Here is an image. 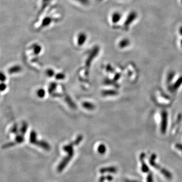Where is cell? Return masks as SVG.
Returning <instances> with one entry per match:
<instances>
[{"mask_svg":"<svg viewBox=\"0 0 182 182\" xmlns=\"http://www.w3.org/2000/svg\"><path fill=\"white\" fill-rule=\"evenodd\" d=\"M30 143L36 145L37 146H40L42 148L45 149L46 150H49L50 149V147L48 143L43 141L36 140V133L35 131H32L30 133Z\"/></svg>","mask_w":182,"mask_h":182,"instance_id":"1","label":"cell"},{"mask_svg":"<svg viewBox=\"0 0 182 182\" xmlns=\"http://www.w3.org/2000/svg\"><path fill=\"white\" fill-rule=\"evenodd\" d=\"M137 17L138 13L137 12L133 11L129 13L123 23V26L126 30H127L129 28L131 23H133Z\"/></svg>","mask_w":182,"mask_h":182,"instance_id":"2","label":"cell"},{"mask_svg":"<svg viewBox=\"0 0 182 182\" xmlns=\"http://www.w3.org/2000/svg\"><path fill=\"white\" fill-rule=\"evenodd\" d=\"M73 156L70 155H67V156H66L64 158L63 160L61 161L59 165H58L57 167V171L58 172H62L64 168L69 163V162L70 161Z\"/></svg>","mask_w":182,"mask_h":182,"instance_id":"3","label":"cell"},{"mask_svg":"<svg viewBox=\"0 0 182 182\" xmlns=\"http://www.w3.org/2000/svg\"><path fill=\"white\" fill-rule=\"evenodd\" d=\"M88 39V36L84 32H81L78 33L77 36V45L78 46H82L86 43Z\"/></svg>","mask_w":182,"mask_h":182,"instance_id":"4","label":"cell"},{"mask_svg":"<svg viewBox=\"0 0 182 182\" xmlns=\"http://www.w3.org/2000/svg\"><path fill=\"white\" fill-rule=\"evenodd\" d=\"M161 125V133L165 134L166 130L167 124H168V114L165 111L162 114Z\"/></svg>","mask_w":182,"mask_h":182,"instance_id":"5","label":"cell"},{"mask_svg":"<svg viewBox=\"0 0 182 182\" xmlns=\"http://www.w3.org/2000/svg\"><path fill=\"white\" fill-rule=\"evenodd\" d=\"M121 17H122V15H121V13H119V12H115L114 13H113L111 15V22L114 24H116L120 21Z\"/></svg>","mask_w":182,"mask_h":182,"instance_id":"6","label":"cell"},{"mask_svg":"<svg viewBox=\"0 0 182 182\" xmlns=\"http://www.w3.org/2000/svg\"><path fill=\"white\" fill-rule=\"evenodd\" d=\"M131 45V41L127 38H124L119 42V46L121 49L127 48Z\"/></svg>","mask_w":182,"mask_h":182,"instance_id":"7","label":"cell"},{"mask_svg":"<svg viewBox=\"0 0 182 182\" xmlns=\"http://www.w3.org/2000/svg\"><path fill=\"white\" fill-rule=\"evenodd\" d=\"M117 171L115 167L110 166V167H106V168H101L100 169V173H115Z\"/></svg>","mask_w":182,"mask_h":182,"instance_id":"8","label":"cell"},{"mask_svg":"<svg viewBox=\"0 0 182 182\" xmlns=\"http://www.w3.org/2000/svg\"><path fill=\"white\" fill-rule=\"evenodd\" d=\"M32 48L33 49V53L36 55L39 54L42 51V47L38 44H33V45L32 46Z\"/></svg>","mask_w":182,"mask_h":182,"instance_id":"9","label":"cell"},{"mask_svg":"<svg viewBox=\"0 0 182 182\" xmlns=\"http://www.w3.org/2000/svg\"><path fill=\"white\" fill-rule=\"evenodd\" d=\"M52 21V18L50 17H46L42 21V25H41V27L42 28H44V27H47V26H49L50 24L51 23Z\"/></svg>","mask_w":182,"mask_h":182,"instance_id":"10","label":"cell"},{"mask_svg":"<svg viewBox=\"0 0 182 182\" xmlns=\"http://www.w3.org/2000/svg\"><path fill=\"white\" fill-rule=\"evenodd\" d=\"M21 67L18 65H16V66H14L10 68L9 70V72L10 74H13L15 72H19L21 71Z\"/></svg>","mask_w":182,"mask_h":182,"instance_id":"11","label":"cell"},{"mask_svg":"<svg viewBox=\"0 0 182 182\" xmlns=\"http://www.w3.org/2000/svg\"><path fill=\"white\" fill-rule=\"evenodd\" d=\"M98 151L99 153H100L101 154H103L105 153L106 151V148L105 145L103 144H101L99 145L98 148Z\"/></svg>","mask_w":182,"mask_h":182,"instance_id":"12","label":"cell"},{"mask_svg":"<svg viewBox=\"0 0 182 182\" xmlns=\"http://www.w3.org/2000/svg\"><path fill=\"white\" fill-rule=\"evenodd\" d=\"M83 106L85 108L89 109V110H93L95 107L94 105H93L92 104L88 102L84 103V104H83Z\"/></svg>","mask_w":182,"mask_h":182,"instance_id":"13","label":"cell"},{"mask_svg":"<svg viewBox=\"0 0 182 182\" xmlns=\"http://www.w3.org/2000/svg\"><path fill=\"white\" fill-rule=\"evenodd\" d=\"M74 1L78 2V3H80L81 4L83 5H85V6L88 5L89 4V3H90L89 0H74Z\"/></svg>","mask_w":182,"mask_h":182,"instance_id":"14","label":"cell"},{"mask_svg":"<svg viewBox=\"0 0 182 182\" xmlns=\"http://www.w3.org/2000/svg\"><path fill=\"white\" fill-rule=\"evenodd\" d=\"M103 94L105 96L109 95H114L116 94V93L114 91H104V92H103Z\"/></svg>","mask_w":182,"mask_h":182,"instance_id":"15","label":"cell"},{"mask_svg":"<svg viewBox=\"0 0 182 182\" xmlns=\"http://www.w3.org/2000/svg\"><path fill=\"white\" fill-rule=\"evenodd\" d=\"M38 95L40 98H43L45 95V92L43 89H40L38 91Z\"/></svg>","mask_w":182,"mask_h":182,"instance_id":"16","label":"cell"},{"mask_svg":"<svg viewBox=\"0 0 182 182\" xmlns=\"http://www.w3.org/2000/svg\"><path fill=\"white\" fill-rule=\"evenodd\" d=\"M47 74L48 76L49 77H52L54 74V71L53 70H51V69H49V70H47Z\"/></svg>","mask_w":182,"mask_h":182,"instance_id":"17","label":"cell"},{"mask_svg":"<svg viewBox=\"0 0 182 182\" xmlns=\"http://www.w3.org/2000/svg\"><path fill=\"white\" fill-rule=\"evenodd\" d=\"M56 78L58 80H62L64 78V75L63 74H58L56 75Z\"/></svg>","mask_w":182,"mask_h":182,"instance_id":"18","label":"cell"},{"mask_svg":"<svg viewBox=\"0 0 182 182\" xmlns=\"http://www.w3.org/2000/svg\"><path fill=\"white\" fill-rule=\"evenodd\" d=\"M105 176H100V178H99V182H104V181H105Z\"/></svg>","mask_w":182,"mask_h":182,"instance_id":"19","label":"cell"},{"mask_svg":"<svg viewBox=\"0 0 182 182\" xmlns=\"http://www.w3.org/2000/svg\"><path fill=\"white\" fill-rule=\"evenodd\" d=\"M105 177L106 180H107V181H111L113 180V177L111 175H107Z\"/></svg>","mask_w":182,"mask_h":182,"instance_id":"20","label":"cell"},{"mask_svg":"<svg viewBox=\"0 0 182 182\" xmlns=\"http://www.w3.org/2000/svg\"><path fill=\"white\" fill-rule=\"evenodd\" d=\"M1 80L2 81H5V80H6V77H5V75H4L2 73L1 74Z\"/></svg>","mask_w":182,"mask_h":182,"instance_id":"21","label":"cell"},{"mask_svg":"<svg viewBox=\"0 0 182 182\" xmlns=\"http://www.w3.org/2000/svg\"><path fill=\"white\" fill-rule=\"evenodd\" d=\"M6 88V85H5V84H2L1 85V91H4L5 90Z\"/></svg>","mask_w":182,"mask_h":182,"instance_id":"22","label":"cell"},{"mask_svg":"<svg viewBox=\"0 0 182 182\" xmlns=\"http://www.w3.org/2000/svg\"><path fill=\"white\" fill-rule=\"evenodd\" d=\"M179 32L180 34L182 36V26L179 29Z\"/></svg>","mask_w":182,"mask_h":182,"instance_id":"23","label":"cell"},{"mask_svg":"<svg viewBox=\"0 0 182 182\" xmlns=\"http://www.w3.org/2000/svg\"><path fill=\"white\" fill-rule=\"evenodd\" d=\"M180 45H181V47L182 48V39L180 40Z\"/></svg>","mask_w":182,"mask_h":182,"instance_id":"24","label":"cell"},{"mask_svg":"<svg viewBox=\"0 0 182 182\" xmlns=\"http://www.w3.org/2000/svg\"><path fill=\"white\" fill-rule=\"evenodd\" d=\"M181 3H182V0H181Z\"/></svg>","mask_w":182,"mask_h":182,"instance_id":"25","label":"cell"},{"mask_svg":"<svg viewBox=\"0 0 182 182\" xmlns=\"http://www.w3.org/2000/svg\"><path fill=\"white\" fill-rule=\"evenodd\" d=\"M100 1H102V0H100Z\"/></svg>","mask_w":182,"mask_h":182,"instance_id":"26","label":"cell"}]
</instances>
